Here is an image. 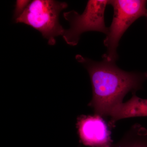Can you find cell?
<instances>
[{
  "label": "cell",
  "mask_w": 147,
  "mask_h": 147,
  "mask_svg": "<svg viewBox=\"0 0 147 147\" xmlns=\"http://www.w3.org/2000/svg\"><path fill=\"white\" fill-rule=\"evenodd\" d=\"M76 61L88 72L92 88V98L89 105L95 115L110 117L112 110L122 103L129 92L136 93L147 79L146 72H128L122 70L115 62L103 60L96 61L77 55Z\"/></svg>",
  "instance_id": "1"
},
{
  "label": "cell",
  "mask_w": 147,
  "mask_h": 147,
  "mask_svg": "<svg viewBox=\"0 0 147 147\" xmlns=\"http://www.w3.org/2000/svg\"><path fill=\"white\" fill-rule=\"evenodd\" d=\"M64 2L53 0L31 1L24 12L15 19L16 23L30 26L41 34L49 45L56 43V37L63 36L65 29L59 22L61 11L67 7Z\"/></svg>",
  "instance_id": "2"
},
{
  "label": "cell",
  "mask_w": 147,
  "mask_h": 147,
  "mask_svg": "<svg viewBox=\"0 0 147 147\" xmlns=\"http://www.w3.org/2000/svg\"><path fill=\"white\" fill-rule=\"evenodd\" d=\"M144 0H112L108 5L114 9L113 21L104 40L107 48L103 60L116 62L118 56L117 49L125 32L138 18L146 16V3Z\"/></svg>",
  "instance_id": "3"
},
{
  "label": "cell",
  "mask_w": 147,
  "mask_h": 147,
  "mask_svg": "<svg viewBox=\"0 0 147 147\" xmlns=\"http://www.w3.org/2000/svg\"><path fill=\"white\" fill-rule=\"evenodd\" d=\"M108 1L90 0L82 14L74 10L63 13L64 18L70 26L69 28L65 30L62 36L68 45H77L81 35L86 32H98L108 34L109 28L105 26L104 15Z\"/></svg>",
  "instance_id": "4"
},
{
  "label": "cell",
  "mask_w": 147,
  "mask_h": 147,
  "mask_svg": "<svg viewBox=\"0 0 147 147\" xmlns=\"http://www.w3.org/2000/svg\"><path fill=\"white\" fill-rule=\"evenodd\" d=\"M77 127L81 142L90 147H110L111 133L102 117L97 115L83 116L78 120Z\"/></svg>",
  "instance_id": "5"
},
{
  "label": "cell",
  "mask_w": 147,
  "mask_h": 147,
  "mask_svg": "<svg viewBox=\"0 0 147 147\" xmlns=\"http://www.w3.org/2000/svg\"><path fill=\"white\" fill-rule=\"evenodd\" d=\"M110 117L112 124L122 119L147 117V99L138 97L136 93L132 94L130 99L114 108Z\"/></svg>",
  "instance_id": "6"
},
{
  "label": "cell",
  "mask_w": 147,
  "mask_h": 147,
  "mask_svg": "<svg viewBox=\"0 0 147 147\" xmlns=\"http://www.w3.org/2000/svg\"><path fill=\"white\" fill-rule=\"evenodd\" d=\"M110 147H147V129L135 123L123 137Z\"/></svg>",
  "instance_id": "7"
},
{
  "label": "cell",
  "mask_w": 147,
  "mask_h": 147,
  "mask_svg": "<svg viewBox=\"0 0 147 147\" xmlns=\"http://www.w3.org/2000/svg\"><path fill=\"white\" fill-rule=\"evenodd\" d=\"M30 1H16L13 13V18L14 20L22 14Z\"/></svg>",
  "instance_id": "8"
},
{
  "label": "cell",
  "mask_w": 147,
  "mask_h": 147,
  "mask_svg": "<svg viewBox=\"0 0 147 147\" xmlns=\"http://www.w3.org/2000/svg\"><path fill=\"white\" fill-rule=\"evenodd\" d=\"M146 17H147V12L146 13Z\"/></svg>",
  "instance_id": "9"
}]
</instances>
